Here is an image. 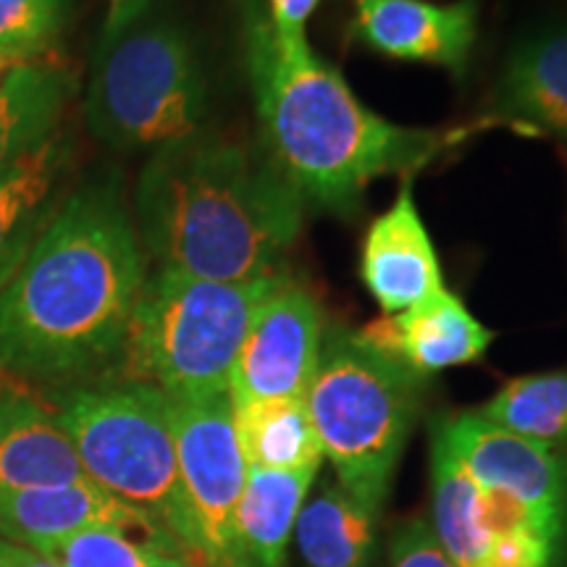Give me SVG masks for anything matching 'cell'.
<instances>
[{"label":"cell","instance_id":"cell-15","mask_svg":"<svg viewBox=\"0 0 567 567\" xmlns=\"http://www.w3.org/2000/svg\"><path fill=\"white\" fill-rule=\"evenodd\" d=\"M87 473L51 402L0 375V488H51Z\"/></svg>","mask_w":567,"mask_h":567},{"label":"cell","instance_id":"cell-17","mask_svg":"<svg viewBox=\"0 0 567 567\" xmlns=\"http://www.w3.org/2000/svg\"><path fill=\"white\" fill-rule=\"evenodd\" d=\"M318 467L260 471L247 467L245 492L234 513L231 567H284L297 515Z\"/></svg>","mask_w":567,"mask_h":567},{"label":"cell","instance_id":"cell-29","mask_svg":"<svg viewBox=\"0 0 567 567\" xmlns=\"http://www.w3.org/2000/svg\"><path fill=\"white\" fill-rule=\"evenodd\" d=\"M6 567H59V565L32 549L17 547V544H6Z\"/></svg>","mask_w":567,"mask_h":567},{"label":"cell","instance_id":"cell-22","mask_svg":"<svg viewBox=\"0 0 567 567\" xmlns=\"http://www.w3.org/2000/svg\"><path fill=\"white\" fill-rule=\"evenodd\" d=\"M431 505H434L436 542L455 567H481L486 557L488 534L481 520L484 492L465 465L452 455L444 436L434 429L431 442Z\"/></svg>","mask_w":567,"mask_h":567},{"label":"cell","instance_id":"cell-20","mask_svg":"<svg viewBox=\"0 0 567 567\" xmlns=\"http://www.w3.org/2000/svg\"><path fill=\"white\" fill-rule=\"evenodd\" d=\"M234 431L247 467L305 471L321 467L323 452L305 400H250L234 405Z\"/></svg>","mask_w":567,"mask_h":567},{"label":"cell","instance_id":"cell-2","mask_svg":"<svg viewBox=\"0 0 567 567\" xmlns=\"http://www.w3.org/2000/svg\"><path fill=\"white\" fill-rule=\"evenodd\" d=\"M260 145L308 208L350 213L381 176L413 179L457 134L400 126L354 95L308 34H281L264 0H239Z\"/></svg>","mask_w":567,"mask_h":567},{"label":"cell","instance_id":"cell-4","mask_svg":"<svg viewBox=\"0 0 567 567\" xmlns=\"http://www.w3.org/2000/svg\"><path fill=\"white\" fill-rule=\"evenodd\" d=\"M208 76L195 34L151 0L118 3L90 63L84 122L113 153L161 151L208 130Z\"/></svg>","mask_w":567,"mask_h":567},{"label":"cell","instance_id":"cell-30","mask_svg":"<svg viewBox=\"0 0 567 567\" xmlns=\"http://www.w3.org/2000/svg\"><path fill=\"white\" fill-rule=\"evenodd\" d=\"M161 567H200V565L193 563V559H187V557L172 555V557H166V559H163Z\"/></svg>","mask_w":567,"mask_h":567},{"label":"cell","instance_id":"cell-26","mask_svg":"<svg viewBox=\"0 0 567 567\" xmlns=\"http://www.w3.org/2000/svg\"><path fill=\"white\" fill-rule=\"evenodd\" d=\"M551 549H555V538L536 528L492 534L481 567H547Z\"/></svg>","mask_w":567,"mask_h":567},{"label":"cell","instance_id":"cell-19","mask_svg":"<svg viewBox=\"0 0 567 567\" xmlns=\"http://www.w3.org/2000/svg\"><path fill=\"white\" fill-rule=\"evenodd\" d=\"M76 80L59 63H17L0 80V174L59 134Z\"/></svg>","mask_w":567,"mask_h":567},{"label":"cell","instance_id":"cell-7","mask_svg":"<svg viewBox=\"0 0 567 567\" xmlns=\"http://www.w3.org/2000/svg\"><path fill=\"white\" fill-rule=\"evenodd\" d=\"M421 381L358 331L334 329L323 337L305 405L339 486L375 513L413 431Z\"/></svg>","mask_w":567,"mask_h":567},{"label":"cell","instance_id":"cell-3","mask_svg":"<svg viewBox=\"0 0 567 567\" xmlns=\"http://www.w3.org/2000/svg\"><path fill=\"white\" fill-rule=\"evenodd\" d=\"M305 208L260 142L203 130L151 153L132 216L155 268L243 284L281 274Z\"/></svg>","mask_w":567,"mask_h":567},{"label":"cell","instance_id":"cell-6","mask_svg":"<svg viewBox=\"0 0 567 567\" xmlns=\"http://www.w3.org/2000/svg\"><path fill=\"white\" fill-rule=\"evenodd\" d=\"M279 276L226 284L155 268L134 305L122 379L153 384L174 402L229 394L255 310Z\"/></svg>","mask_w":567,"mask_h":567},{"label":"cell","instance_id":"cell-5","mask_svg":"<svg viewBox=\"0 0 567 567\" xmlns=\"http://www.w3.org/2000/svg\"><path fill=\"white\" fill-rule=\"evenodd\" d=\"M48 402L92 484L158 523L203 567L179 484L172 400L116 375L53 389Z\"/></svg>","mask_w":567,"mask_h":567},{"label":"cell","instance_id":"cell-12","mask_svg":"<svg viewBox=\"0 0 567 567\" xmlns=\"http://www.w3.org/2000/svg\"><path fill=\"white\" fill-rule=\"evenodd\" d=\"M87 528H124L187 555L168 530L90 478L51 488H0V534L9 544L45 555Z\"/></svg>","mask_w":567,"mask_h":567},{"label":"cell","instance_id":"cell-1","mask_svg":"<svg viewBox=\"0 0 567 567\" xmlns=\"http://www.w3.org/2000/svg\"><path fill=\"white\" fill-rule=\"evenodd\" d=\"M147 276L122 176L84 179L0 292V375L48 389L109 379Z\"/></svg>","mask_w":567,"mask_h":567},{"label":"cell","instance_id":"cell-33","mask_svg":"<svg viewBox=\"0 0 567 567\" xmlns=\"http://www.w3.org/2000/svg\"><path fill=\"white\" fill-rule=\"evenodd\" d=\"M116 3H130V0H116Z\"/></svg>","mask_w":567,"mask_h":567},{"label":"cell","instance_id":"cell-27","mask_svg":"<svg viewBox=\"0 0 567 567\" xmlns=\"http://www.w3.org/2000/svg\"><path fill=\"white\" fill-rule=\"evenodd\" d=\"M392 567H455V563L436 542L431 523L410 520L392 542Z\"/></svg>","mask_w":567,"mask_h":567},{"label":"cell","instance_id":"cell-9","mask_svg":"<svg viewBox=\"0 0 567 567\" xmlns=\"http://www.w3.org/2000/svg\"><path fill=\"white\" fill-rule=\"evenodd\" d=\"M323 337L321 305L308 287L281 274L255 310L231 371L229 400H305Z\"/></svg>","mask_w":567,"mask_h":567},{"label":"cell","instance_id":"cell-24","mask_svg":"<svg viewBox=\"0 0 567 567\" xmlns=\"http://www.w3.org/2000/svg\"><path fill=\"white\" fill-rule=\"evenodd\" d=\"M71 0H0V61L34 63L59 42Z\"/></svg>","mask_w":567,"mask_h":567},{"label":"cell","instance_id":"cell-8","mask_svg":"<svg viewBox=\"0 0 567 567\" xmlns=\"http://www.w3.org/2000/svg\"><path fill=\"white\" fill-rule=\"evenodd\" d=\"M179 484L205 567H231L234 513L245 492L247 463L234 431L229 394L174 402Z\"/></svg>","mask_w":567,"mask_h":567},{"label":"cell","instance_id":"cell-10","mask_svg":"<svg viewBox=\"0 0 567 567\" xmlns=\"http://www.w3.org/2000/svg\"><path fill=\"white\" fill-rule=\"evenodd\" d=\"M436 429L481 488L515 496L551 526L563 528L567 463L555 446L517 436L478 413L444 417Z\"/></svg>","mask_w":567,"mask_h":567},{"label":"cell","instance_id":"cell-11","mask_svg":"<svg viewBox=\"0 0 567 567\" xmlns=\"http://www.w3.org/2000/svg\"><path fill=\"white\" fill-rule=\"evenodd\" d=\"M478 0H352L350 38L389 61L463 74L478 40Z\"/></svg>","mask_w":567,"mask_h":567},{"label":"cell","instance_id":"cell-31","mask_svg":"<svg viewBox=\"0 0 567 567\" xmlns=\"http://www.w3.org/2000/svg\"><path fill=\"white\" fill-rule=\"evenodd\" d=\"M0 567H6V542H0Z\"/></svg>","mask_w":567,"mask_h":567},{"label":"cell","instance_id":"cell-28","mask_svg":"<svg viewBox=\"0 0 567 567\" xmlns=\"http://www.w3.org/2000/svg\"><path fill=\"white\" fill-rule=\"evenodd\" d=\"M268 19L281 34H308V21L321 0H264Z\"/></svg>","mask_w":567,"mask_h":567},{"label":"cell","instance_id":"cell-23","mask_svg":"<svg viewBox=\"0 0 567 567\" xmlns=\"http://www.w3.org/2000/svg\"><path fill=\"white\" fill-rule=\"evenodd\" d=\"M486 421L534 439L538 444L559 446L567 442V368L565 371L530 373L507 381L478 410Z\"/></svg>","mask_w":567,"mask_h":567},{"label":"cell","instance_id":"cell-21","mask_svg":"<svg viewBox=\"0 0 567 567\" xmlns=\"http://www.w3.org/2000/svg\"><path fill=\"white\" fill-rule=\"evenodd\" d=\"M375 515L339 484H326L321 494L305 502L295 523L305 567L371 565Z\"/></svg>","mask_w":567,"mask_h":567},{"label":"cell","instance_id":"cell-18","mask_svg":"<svg viewBox=\"0 0 567 567\" xmlns=\"http://www.w3.org/2000/svg\"><path fill=\"white\" fill-rule=\"evenodd\" d=\"M71 158V142L53 134L45 145L0 174V292L13 279L55 210V187Z\"/></svg>","mask_w":567,"mask_h":567},{"label":"cell","instance_id":"cell-14","mask_svg":"<svg viewBox=\"0 0 567 567\" xmlns=\"http://www.w3.org/2000/svg\"><path fill=\"white\" fill-rule=\"evenodd\" d=\"M358 334L421 379L476 363L494 342V331L450 289L425 297L402 313L381 316Z\"/></svg>","mask_w":567,"mask_h":567},{"label":"cell","instance_id":"cell-16","mask_svg":"<svg viewBox=\"0 0 567 567\" xmlns=\"http://www.w3.org/2000/svg\"><path fill=\"white\" fill-rule=\"evenodd\" d=\"M494 111L509 124H528L567 147V24L523 34L509 48Z\"/></svg>","mask_w":567,"mask_h":567},{"label":"cell","instance_id":"cell-32","mask_svg":"<svg viewBox=\"0 0 567 567\" xmlns=\"http://www.w3.org/2000/svg\"><path fill=\"white\" fill-rule=\"evenodd\" d=\"M3 69H9V66H6V63H3V61H0V71H3Z\"/></svg>","mask_w":567,"mask_h":567},{"label":"cell","instance_id":"cell-13","mask_svg":"<svg viewBox=\"0 0 567 567\" xmlns=\"http://www.w3.org/2000/svg\"><path fill=\"white\" fill-rule=\"evenodd\" d=\"M360 281L384 316L446 289L442 264L417 210L413 179H402L394 203L368 226L360 247Z\"/></svg>","mask_w":567,"mask_h":567},{"label":"cell","instance_id":"cell-25","mask_svg":"<svg viewBox=\"0 0 567 567\" xmlns=\"http://www.w3.org/2000/svg\"><path fill=\"white\" fill-rule=\"evenodd\" d=\"M172 555L174 551L155 547L147 538H134L132 530L87 528L63 538L42 557L59 567H161L163 559Z\"/></svg>","mask_w":567,"mask_h":567}]
</instances>
